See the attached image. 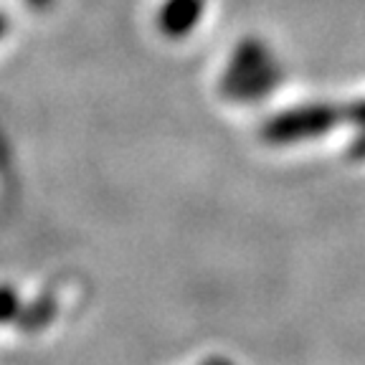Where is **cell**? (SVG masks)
I'll return each mask as SVG.
<instances>
[{
  "instance_id": "cell-1",
  "label": "cell",
  "mask_w": 365,
  "mask_h": 365,
  "mask_svg": "<svg viewBox=\"0 0 365 365\" xmlns=\"http://www.w3.org/2000/svg\"><path fill=\"white\" fill-rule=\"evenodd\" d=\"M53 314H56V302H53L51 294H43V297H36L34 302L26 304V307H21L16 319L23 332H38L51 322Z\"/></svg>"
},
{
  "instance_id": "cell-3",
  "label": "cell",
  "mask_w": 365,
  "mask_h": 365,
  "mask_svg": "<svg viewBox=\"0 0 365 365\" xmlns=\"http://www.w3.org/2000/svg\"><path fill=\"white\" fill-rule=\"evenodd\" d=\"M358 120H360V125L365 127V104H360L358 107ZM358 155L360 158H365V135L358 140Z\"/></svg>"
},
{
  "instance_id": "cell-4",
  "label": "cell",
  "mask_w": 365,
  "mask_h": 365,
  "mask_svg": "<svg viewBox=\"0 0 365 365\" xmlns=\"http://www.w3.org/2000/svg\"><path fill=\"white\" fill-rule=\"evenodd\" d=\"M203 365H231L228 360H223V358H211V360H205Z\"/></svg>"
},
{
  "instance_id": "cell-2",
  "label": "cell",
  "mask_w": 365,
  "mask_h": 365,
  "mask_svg": "<svg viewBox=\"0 0 365 365\" xmlns=\"http://www.w3.org/2000/svg\"><path fill=\"white\" fill-rule=\"evenodd\" d=\"M21 312V299H18V292L13 287L3 284L0 287V322H11Z\"/></svg>"
}]
</instances>
